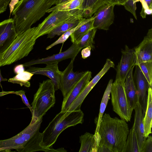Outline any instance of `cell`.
Masks as SVG:
<instances>
[{"label": "cell", "mask_w": 152, "mask_h": 152, "mask_svg": "<svg viewBox=\"0 0 152 152\" xmlns=\"http://www.w3.org/2000/svg\"><path fill=\"white\" fill-rule=\"evenodd\" d=\"M129 131L124 120L105 113L100 125V140L97 152H123Z\"/></svg>", "instance_id": "1"}, {"label": "cell", "mask_w": 152, "mask_h": 152, "mask_svg": "<svg viewBox=\"0 0 152 152\" xmlns=\"http://www.w3.org/2000/svg\"><path fill=\"white\" fill-rule=\"evenodd\" d=\"M57 0H20L12 12L18 34L30 28L45 14L48 10L56 5Z\"/></svg>", "instance_id": "2"}, {"label": "cell", "mask_w": 152, "mask_h": 152, "mask_svg": "<svg viewBox=\"0 0 152 152\" xmlns=\"http://www.w3.org/2000/svg\"><path fill=\"white\" fill-rule=\"evenodd\" d=\"M42 118L35 122L31 121L23 130L15 136L7 139L0 140V148L15 149L19 152L42 151L51 152L53 149H47L40 145L42 133L39 132Z\"/></svg>", "instance_id": "3"}, {"label": "cell", "mask_w": 152, "mask_h": 152, "mask_svg": "<svg viewBox=\"0 0 152 152\" xmlns=\"http://www.w3.org/2000/svg\"><path fill=\"white\" fill-rule=\"evenodd\" d=\"M84 116L81 110L64 112L61 111L42 133L40 145L45 148H53V145L61 132L69 127L82 124Z\"/></svg>", "instance_id": "4"}, {"label": "cell", "mask_w": 152, "mask_h": 152, "mask_svg": "<svg viewBox=\"0 0 152 152\" xmlns=\"http://www.w3.org/2000/svg\"><path fill=\"white\" fill-rule=\"evenodd\" d=\"M37 27L31 28L18 34L10 46L0 53V67L10 64L27 56L36 42Z\"/></svg>", "instance_id": "5"}, {"label": "cell", "mask_w": 152, "mask_h": 152, "mask_svg": "<svg viewBox=\"0 0 152 152\" xmlns=\"http://www.w3.org/2000/svg\"><path fill=\"white\" fill-rule=\"evenodd\" d=\"M54 86L50 79L39 83V88L34 95L31 104V121L35 122L42 117L56 102Z\"/></svg>", "instance_id": "6"}, {"label": "cell", "mask_w": 152, "mask_h": 152, "mask_svg": "<svg viewBox=\"0 0 152 152\" xmlns=\"http://www.w3.org/2000/svg\"><path fill=\"white\" fill-rule=\"evenodd\" d=\"M110 94L113 111L121 119L126 122L130 121L133 111L128 102L125 89L124 83L120 80H115L112 83Z\"/></svg>", "instance_id": "7"}, {"label": "cell", "mask_w": 152, "mask_h": 152, "mask_svg": "<svg viewBox=\"0 0 152 152\" xmlns=\"http://www.w3.org/2000/svg\"><path fill=\"white\" fill-rule=\"evenodd\" d=\"M82 11L75 10L70 11L56 10L51 13L37 27L35 35L36 40L39 37L48 34L53 29L66 21L73 16L79 14L82 15Z\"/></svg>", "instance_id": "8"}, {"label": "cell", "mask_w": 152, "mask_h": 152, "mask_svg": "<svg viewBox=\"0 0 152 152\" xmlns=\"http://www.w3.org/2000/svg\"><path fill=\"white\" fill-rule=\"evenodd\" d=\"M75 59L71 61L64 71L61 72L60 87L64 101L72 89L84 73L85 72H74L73 63Z\"/></svg>", "instance_id": "9"}, {"label": "cell", "mask_w": 152, "mask_h": 152, "mask_svg": "<svg viewBox=\"0 0 152 152\" xmlns=\"http://www.w3.org/2000/svg\"><path fill=\"white\" fill-rule=\"evenodd\" d=\"M115 66L113 62L107 58L100 71L90 81L82 92L72 103L68 111H71L80 110L81 104L87 96L104 75L112 67Z\"/></svg>", "instance_id": "10"}, {"label": "cell", "mask_w": 152, "mask_h": 152, "mask_svg": "<svg viewBox=\"0 0 152 152\" xmlns=\"http://www.w3.org/2000/svg\"><path fill=\"white\" fill-rule=\"evenodd\" d=\"M115 5L105 4L99 8L92 16L94 18L93 27L96 29L107 31L114 20Z\"/></svg>", "instance_id": "11"}, {"label": "cell", "mask_w": 152, "mask_h": 152, "mask_svg": "<svg viewBox=\"0 0 152 152\" xmlns=\"http://www.w3.org/2000/svg\"><path fill=\"white\" fill-rule=\"evenodd\" d=\"M76 43H72L71 46L66 50L50 56L42 58L33 59L23 64L24 66L29 67L34 65L53 63L66 59H75L80 51Z\"/></svg>", "instance_id": "12"}, {"label": "cell", "mask_w": 152, "mask_h": 152, "mask_svg": "<svg viewBox=\"0 0 152 152\" xmlns=\"http://www.w3.org/2000/svg\"><path fill=\"white\" fill-rule=\"evenodd\" d=\"M121 52V58L117 66L115 80H120L124 83L128 72L135 66V58L134 49L130 48L127 45Z\"/></svg>", "instance_id": "13"}, {"label": "cell", "mask_w": 152, "mask_h": 152, "mask_svg": "<svg viewBox=\"0 0 152 152\" xmlns=\"http://www.w3.org/2000/svg\"><path fill=\"white\" fill-rule=\"evenodd\" d=\"M17 35L13 18L0 22V53L7 49Z\"/></svg>", "instance_id": "14"}, {"label": "cell", "mask_w": 152, "mask_h": 152, "mask_svg": "<svg viewBox=\"0 0 152 152\" xmlns=\"http://www.w3.org/2000/svg\"><path fill=\"white\" fill-rule=\"evenodd\" d=\"M134 74L137 93V102L140 104L142 109L143 117L145 115L148 99V83L139 66L136 65Z\"/></svg>", "instance_id": "15"}, {"label": "cell", "mask_w": 152, "mask_h": 152, "mask_svg": "<svg viewBox=\"0 0 152 152\" xmlns=\"http://www.w3.org/2000/svg\"><path fill=\"white\" fill-rule=\"evenodd\" d=\"M135 65L142 62L152 61V28L148 30L142 41L134 49Z\"/></svg>", "instance_id": "16"}, {"label": "cell", "mask_w": 152, "mask_h": 152, "mask_svg": "<svg viewBox=\"0 0 152 152\" xmlns=\"http://www.w3.org/2000/svg\"><path fill=\"white\" fill-rule=\"evenodd\" d=\"M58 62L46 64L45 67H31L26 71L33 74L45 75L49 77L53 84L55 91L60 89L61 72Z\"/></svg>", "instance_id": "17"}, {"label": "cell", "mask_w": 152, "mask_h": 152, "mask_svg": "<svg viewBox=\"0 0 152 152\" xmlns=\"http://www.w3.org/2000/svg\"><path fill=\"white\" fill-rule=\"evenodd\" d=\"M91 71H85L83 75L74 86L67 97L63 101L61 111L64 112L68 110L72 103L90 82L91 78Z\"/></svg>", "instance_id": "18"}, {"label": "cell", "mask_w": 152, "mask_h": 152, "mask_svg": "<svg viewBox=\"0 0 152 152\" xmlns=\"http://www.w3.org/2000/svg\"><path fill=\"white\" fill-rule=\"evenodd\" d=\"M134 110L135 111V115L133 126L138 139L139 151L141 152L146 138L145 136V128L143 122L142 109L138 102H137Z\"/></svg>", "instance_id": "19"}, {"label": "cell", "mask_w": 152, "mask_h": 152, "mask_svg": "<svg viewBox=\"0 0 152 152\" xmlns=\"http://www.w3.org/2000/svg\"><path fill=\"white\" fill-rule=\"evenodd\" d=\"M134 66L127 74L124 82L125 91L128 102L132 110H133L137 102V89L133 77Z\"/></svg>", "instance_id": "20"}, {"label": "cell", "mask_w": 152, "mask_h": 152, "mask_svg": "<svg viewBox=\"0 0 152 152\" xmlns=\"http://www.w3.org/2000/svg\"><path fill=\"white\" fill-rule=\"evenodd\" d=\"M113 81V80L112 79L109 80L104 92L100 105L98 117H97V119L96 127L94 136L95 140L99 143L100 140V136L99 133L100 125L102 117L106 107L108 100L110 99V96Z\"/></svg>", "instance_id": "21"}, {"label": "cell", "mask_w": 152, "mask_h": 152, "mask_svg": "<svg viewBox=\"0 0 152 152\" xmlns=\"http://www.w3.org/2000/svg\"><path fill=\"white\" fill-rule=\"evenodd\" d=\"M83 18L81 14L73 16L51 31L48 34L47 38L51 39L56 35H61L66 31L77 26Z\"/></svg>", "instance_id": "22"}, {"label": "cell", "mask_w": 152, "mask_h": 152, "mask_svg": "<svg viewBox=\"0 0 152 152\" xmlns=\"http://www.w3.org/2000/svg\"><path fill=\"white\" fill-rule=\"evenodd\" d=\"M108 4H112L111 0H84L82 10L83 17L86 18L91 17L99 8Z\"/></svg>", "instance_id": "23"}, {"label": "cell", "mask_w": 152, "mask_h": 152, "mask_svg": "<svg viewBox=\"0 0 152 152\" xmlns=\"http://www.w3.org/2000/svg\"><path fill=\"white\" fill-rule=\"evenodd\" d=\"M152 88L149 87L148 89V99L145 115L143 117V122L145 128V136L147 137L151 133L152 119Z\"/></svg>", "instance_id": "24"}, {"label": "cell", "mask_w": 152, "mask_h": 152, "mask_svg": "<svg viewBox=\"0 0 152 152\" xmlns=\"http://www.w3.org/2000/svg\"><path fill=\"white\" fill-rule=\"evenodd\" d=\"M81 143L79 152H97L99 145L94 134L86 132L80 137Z\"/></svg>", "instance_id": "25"}, {"label": "cell", "mask_w": 152, "mask_h": 152, "mask_svg": "<svg viewBox=\"0 0 152 152\" xmlns=\"http://www.w3.org/2000/svg\"><path fill=\"white\" fill-rule=\"evenodd\" d=\"M84 0H69L50 8L47 12L50 13L56 10L70 11L79 10H82Z\"/></svg>", "instance_id": "26"}, {"label": "cell", "mask_w": 152, "mask_h": 152, "mask_svg": "<svg viewBox=\"0 0 152 152\" xmlns=\"http://www.w3.org/2000/svg\"><path fill=\"white\" fill-rule=\"evenodd\" d=\"M94 18L92 16L90 20L81 25L70 36L72 43L77 42L81 37L91 30L94 28Z\"/></svg>", "instance_id": "27"}, {"label": "cell", "mask_w": 152, "mask_h": 152, "mask_svg": "<svg viewBox=\"0 0 152 152\" xmlns=\"http://www.w3.org/2000/svg\"><path fill=\"white\" fill-rule=\"evenodd\" d=\"M123 152H140L138 139L133 126L129 131Z\"/></svg>", "instance_id": "28"}, {"label": "cell", "mask_w": 152, "mask_h": 152, "mask_svg": "<svg viewBox=\"0 0 152 152\" xmlns=\"http://www.w3.org/2000/svg\"><path fill=\"white\" fill-rule=\"evenodd\" d=\"M97 29L94 28L90 30L84 35L76 43L81 50L87 47H90L92 49L94 48V39Z\"/></svg>", "instance_id": "29"}, {"label": "cell", "mask_w": 152, "mask_h": 152, "mask_svg": "<svg viewBox=\"0 0 152 152\" xmlns=\"http://www.w3.org/2000/svg\"><path fill=\"white\" fill-rule=\"evenodd\" d=\"M90 18H83L77 26L69 30L63 34L57 40L46 47V49L48 50L57 45L64 43L70 37L71 34L81 25L89 21Z\"/></svg>", "instance_id": "30"}, {"label": "cell", "mask_w": 152, "mask_h": 152, "mask_svg": "<svg viewBox=\"0 0 152 152\" xmlns=\"http://www.w3.org/2000/svg\"><path fill=\"white\" fill-rule=\"evenodd\" d=\"M34 74L26 71L17 74L13 77L9 79L8 81L13 83L19 84L21 86H24L29 87L30 83L29 81Z\"/></svg>", "instance_id": "31"}, {"label": "cell", "mask_w": 152, "mask_h": 152, "mask_svg": "<svg viewBox=\"0 0 152 152\" xmlns=\"http://www.w3.org/2000/svg\"><path fill=\"white\" fill-rule=\"evenodd\" d=\"M136 65L139 66L146 78L150 87L152 88V61L142 62Z\"/></svg>", "instance_id": "32"}, {"label": "cell", "mask_w": 152, "mask_h": 152, "mask_svg": "<svg viewBox=\"0 0 152 152\" xmlns=\"http://www.w3.org/2000/svg\"><path fill=\"white\" fill-rule=\"evenodd\" d=\"M137 2L138 0H127L123 5L126 10L131 13L136 20H137L136 3Z\"/></svg>", "instance_id": "33"}, {"label": "cell", "mask_w": 152, "mask_h": 152, "mask_svg": "<svg viewBox=\"0 0 152 152\" xmlns=\"http://www.w3.org/2000/svg\"><path fill=\"white\" fill-rule=\"evenodd\" d=\"M147 138L141 152H152V137L149 135Z\"/></svg>", "instance_id": "34"}, {"label": "cell", "mask_w": 152, "mask_h": 152, "mask_svg": "<svg viewBox=\"0 0 152 152\" xmlns=\"http://www.w3.org/2000/svg\"><path fill=\"white\" fill-rule=\"evenodd\" d=\"M140 1L142 6V9L140 14L141 16L143 18H145L146 15H151L152 13V10L149 9L146 3L144 0H138Z\"/></svg>", "instance_id": "35"}, {"label": "cell", "mask_w": 152, "mask_h": 152, "mask_svg": "<svg viewBox=\"0 0 152 152\" xmlns=\"http://www.w3.org/2000/svg\"><path fill=\"white\" fill-rule=\"evenodd\" d=\"M13 94L20 96L21 97L23 102L29 108L31 111V107L28 101L25 94V92L24 91L20 90L15 92L14 91Z\"/></svg>", "instance_id": "36"}, {"label": "cell", "mask_w": 152, "mask_h": 152, "mask_svg": "<svg viewBox=\"0 0 152 152\" xmlns=\"http://www.w3.org/2000/svg\"><path fill=\"white\" fill-rule=\"evenodd\" d=\"M11 0H0V15L6 11Z\"/></svg>", "instance_id": "37"}, {"label": "cell", "mask_w": 152, "mask_h": 152, "mask_svg": "<svg viewBox=\"0 0 152 152\" xmlns=\"http://www.w3.org/2000/svg\"><path fill=\"white\" fill-rule=\"evenodd\" d=\"M92 48L88 46L83 48L81 52L82 57L83 59H86L91 55V50Z\"/></svg>", "instance_id": "38"}, {"label": "cell", "mask_w": 152, "mask_h": 152, "mask_svg": "<svg viewBox=\"0 0 152 152\" xmlns=\"http://www.w3.org/2000/svg\"><path fill=\"white\" fill-rule=\"evenodd\" d=\"M19 0H11L9 5L10 11V16L15 8L16 4L19 1Z\"/></svg>", "instance_id": "39"}, {"label": "cell", "mask_w": 152, "mask_h": 152, "mask_svg": "<svg viewBox=\"0 0 152 152\" xmlns=\"http://www.w3.org/2000/svg\"><path fill=\"white\" fill-rule=\"evenodd\" d=\"M24 71V66L23 64L18 65L16 66L14 69V72L17 74L21 73Z\"/></svg>", "instance_id": "40"}, {"label": "cell", "mask_w": 152, "mask_h": 152, "mask_svg": "<svg viewBox=\"0 0 152 152\" xmlns=\"http://www.w3.org/2000/svg\"><path fill=\"white\" fill-rule=\"evenodd\" d=\"M111 1L112 3L115 5L123 6L126 2L127 0H111Z\"/></svg>", "instance_id": "41"}, {"label": "cell", "mask_w": 152, "mask_h": 152, "mask_svg": "<svg viewBox=\"0 0 152 152\" xmlns=\"http://www.w3.org/2000/svg\"><path fill=\"white\" fill-rule=\"evenodd\" d=\"M146 3L148 8L152 10V0H144Z\"/></svg>", "instance_id": "42"}, {"label": "cell", "mask_w": 152, "mask_h": 152, "mask_svg": "<svg viewBox=\"0 0 152 152\" xmlns=\"http://www.w3.org/2000/svg\"><path fill=\"white\" fill-rule=\"evenodd\" d=\"M11 150L9 149L8 148H0V152H10Z\"/></svg>", "instance_id": "43"}, {"label": "cell", "mask_w": 152, "mask_h": 152, "mask_svg": "<svg viewBox=\"0 0 152 152\" xmlns=\"http://www.w3.org/2000/svg\"><path fill=\"white\" fill-rule=\"evenodd\" d=\"M7 79L6 78H4L1 75V71L0 70V83L2 81H7Z\"/></svg>", "instance_id": "44"}, {"label": "cell", "mask_w": 152, "mask_h": 152, "mask_svg": "<svg viewBox=\"0 0 152 152\" xmlns=\"http://www.w3.org/2000/svg\"><path fill=\"white\" fill-rule=\"evenodd\" d=\"M68 0H57V4H61V3L67 1Z\"/></svg>", "instance_id": "45"}]
</instances>
